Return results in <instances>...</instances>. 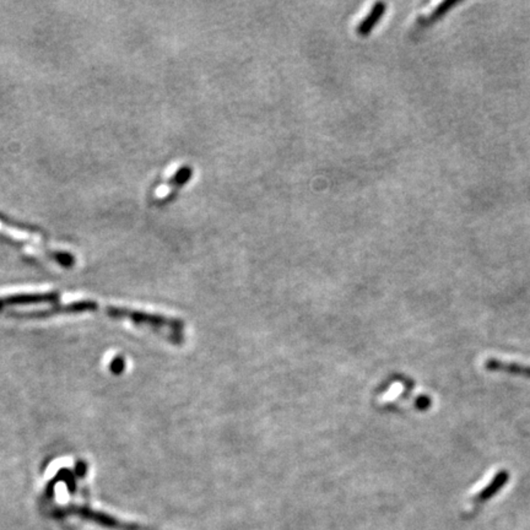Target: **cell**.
I'll use <instances>...</instances> for the list:
<instances>
[{"label": "cell", "instance_id": "6da1fadb", "mask_svg": "<svg viewBox=\"0 0 530 530\" xmlns=\"http://www.w3.org/2000/svg\"><path fill=\"white\" fill-rule=\"evenodd\" d=\"M76 516L83 521L93 522L98 526H106L110 529L118 530H152L149 526H139L134 523H125V522L115 519L113 517L108 516L102 512L93 511L88 507H73L58 508L57 511L52 512V517L54 518H65V517Z\"/></svg>", "mask_w": 530, "mask_h": 530}, {"label": "cell", "instance_id": "7a4b0ae2", "mask_svg": "<svg viewBox=\"0 0 530 530\" xmlns=\"http://www.w3.org/2000/svg\"><path fill=\"white\" fill-rule=\"evenodd\" d=\"M59 300V294L47 292V294H23V295L8 296L0 299V312L10 306L19 304H51Z\"/></svg>", "mask_w": 530, "mask_h": 530}, {"label": "cell", "instance_id": "3957f363", "mask_svg": "<svg viewBox=\"0 0 530 530\" xmlns=\"http://www.w3.org/2000/svg\"><path fill=\"white\" fill-rule=\"evenodd\" d=\"M508 480H509V473L507 471H498L489 484L486 485L484 489L480 490L479 492L471 498V502L474 505V507L478 508L481 505H484L485 502H488L491 498L495 497L506 486Z\"/></svg>", "mask_w": 530, "mask_h": 530}, {"label": "cell", "instance_id": "277c9868", "mask_svg": "<svg viewBox=\"0 0 530 530\" xmlns=\"http://www.w3.org/2000/svg\"><path fill=\"white\" fill-rule=\"evenodd\" d=\"M485 369L492 372H502L530 379V364H519L514 361L500 360L492 357L485 361Z\"/></svg>", "mask_w": 530, "mask_h": 530}, {"label": "cell", "instance_id": "5b68a950", "mask_svg": "<svg viewBox=\"0 0 530 530\" xmlns=\"http://www.w3.org/2000/svg\"><path fill=\"white\" fill-rule=\"evenodd\" d=\"M386 10H387V4L383 3V1H377L372 6L369 14L359 23V26L356 28L357 35L361 38H367L369 33L374 31V28L377 26V23H379V20L383 15L386 14Z\"/></svg>", "mask_w": 530, "mask_h": 530}, {"label": "cell", "instance_id": "8992f818", "mask_svg": "<svg viewBox=\"0 0 530 530\" xmlns=\"http://www.w3.org/2000/svg\"><path fill=\"white\" fill-rule=\"evenodd\" d=\"M456 4H458L456 1H451V0H448V1H444V3H442V4L438 5L437 8H436V10H434V13H432V14L429 15V16H425V18H419V19H417V23H416V25H417V28H427V26H430V25H432L434 21H437L438 19H441L443 15L447 14L448 10H451V8H453V6Z\"/></svg>", "mask_w": 530, "mask_h": 530}, {"label": "cell", "instance_id": "52a82bcc", "mask_svg": "<svg viewBox=\"0 0 530 530\" xmlns=\"http://www.w3.org/2000/svg\"><path fill=\"white\" fill-rule=\"evenodd\" d=\"M192 175H193V170L190 166H183L178 172H175V175L171 180V183L177 187H182L190 182Z\"/></svg>", "mask_w": 530, "mask_h": 530}]
</instances>
